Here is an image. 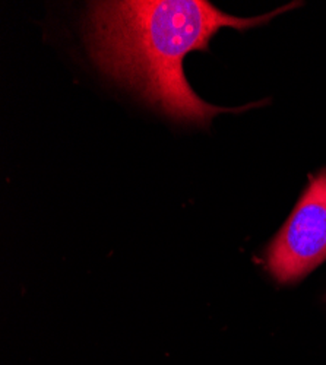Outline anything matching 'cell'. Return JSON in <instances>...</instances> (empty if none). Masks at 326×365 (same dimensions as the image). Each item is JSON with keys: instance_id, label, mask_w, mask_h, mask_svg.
Masks as SVG:
<instances>
[{"instance_id": "obj_2", "label": "cell", "mask_w": 326, "mask_h": 365, "mask_svg": "<svg viewBox=\"0 0 326 365\" xmlns=\"http://www.w3.org/2000/svg\"><path fill=\"white\" fill-rule=\"evenodd\" d=\"M326 260V168L310 178L292 214L266 250V269L292 284Z\"/></svg>"}, {"instance_id": "obj_1", "label": "cell", "mask_w": 326, "mask_h": 365, "mask_svg": "<svg viewBox=\"0 0 326 365\" xmlns=\"http://www.w3.org/2000/svg\"><path fill=\"white\" fill-rule=\"evenodd\" d=\"M299 4L255 18L230 16L205 0L94 2L86 16V44L96 65L126 82L170 117L205 125L220 108L190 88L185 57L206 50L220 28L243 31Z\"/></svg>"}]
</instances>
